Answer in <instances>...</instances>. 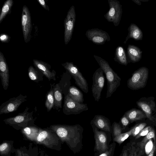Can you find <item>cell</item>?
Wrapping results in <instances>:
<instances>
[{"instance_id":"8","label":"cell","mask_w":156,"mask_h":156,"mask_svg":"<svg viewBox=\"0 0 156 156\" xmlns=\"http://www.w3.org/2000/svg\"><path fill=\"white\" fill-rule=\"evenodd\" d=\"M76 18L75 7L74 5H72L68 10L64 20V40L66 45H67L69 43L72 37Z\"/></svg>"},{"instance_id":"13","label":"cell","mask_w":156,"mask_h":156,"mask_svg":"<svg viewBox=\"0 0 156 156\" xmlns=\"http://www.w3.org/2000/svg\"><path fill=\"white\" fill-rule=\"evenodd\" d=\"M90 124L97 129L111 135L112 126L109 119L104 116L97 115L91 121Z\"/></svg>"},{"instance_id":"19","label":"cell","mask_w":156,"mask_h":156,"mask_svg":"<svg viewBox=\"0 0 156 156\" xmlns=\"http://www.w3.org/2000/svg\"><path fill=\"white\" fill-rule=\"evenodd\" d=\"M127 53L130 59L133 62L138 61L141 57L142 51L137 47L133 45H128Z\"/></svg>"},{"instance_id":"11","label":"cell","mask_w":156,"mask_h":156,"mask_svg":"<svg viewBox=\"0 0 156 156\" xmlns=\"http://www.w3.org/2000/svg\"><path fill=\"white\" fill-rule=\"evenodd\" d=\"M85 35L88 40L96 44H103L110 40V37L106 31L98 28L88 30Z\"/></svg>"},{"instance_id":"20","label":"cell","mask_w":156,"mask_h":156,"mask_svg":"<svg viewBox=\"0 0 156 156\" xmlns=\"http://www.w3.org/2000/svg\"><path fill=\"white\" fill-rule=\"evenodd\" d=\"M130 122L141 120L146 117L145 114L140 110L133 109L128 111L124 114Z\"/></svg>"},{"instance_id":"39","label":"cell","mask_w":156,"mask_h":156,"mask_svg":"<svg viewBox=\"0 0 156 156\" xmlns=\"http://www.w3.org/2000/svg\"><path fill=\"white\" fill-rule=\"evenodd\" d=\"M156 150V143L154 142L153 144V147L152 149L149 153V154L147 156H153L154 154V153Z\"/></svg>"},{"instance_id":"21","label":"cell","mask_w":156,"mask_h":156,"mask_svg":"<svg viewBox=\"0 0 156 156\" xmlns=\"http://www.w3.org/2000/svg\"><path fill=\"white\" fill-rule=\"evenodd\" d=\"M114 59L115 61L120 64L124 65H127L126 53L124 48L122 46H119L116 48Z\"/></svg>"},{"instance_id":"40","label":"cell","mask_w":156,"mask_h":156,"mask_svg":"<svg viewBox=\"0 0 156 156\" xmlns=\"http://www.w3.org/2000/svg\"><path fill=\"white\" fill-rule=\"evenodd\" d=\"M8 144L5 143L1 144L0 146V151L2 152L5 150L7 147Z\"/></svg>"},{"instance_id":"1","label":"cell","mask_w":156,"mask_h":156,"mask_svg":"<svg viewBox=\"0 0 156 156\" xmlns=\"http://www.w3.org/2000/svg\"><path fill=\"white\" fill-rule=\"evenodd\" d=\"M94 56L105 75L107 82L106 98H109L120 85L121 78L113 70L106 61L97 55H94Z\"/></svg>"},{"instance_id":"12","label":"cell","mask_w":156,"mask_h":156,"mask_svg":"<svg viewBox=\"0 0 156 156\" xmlns=\"http://www.w3.org/2000/svg\"><path fill=\"white\" fill-rule=\"evenodd\" d=\"M29 108L27 107L24 111L16 115L5 119L4 121L6 123L13 125H25L33 120V111L28 112Z\"/></svg>"},{"instance_id":"38","label":"cell","mask_w":156,"mask_h":156,"mask_svg":"<svg viewBox=\"0 0 156 156\" xmlns=\"http://www.w3.org/2000/svg\"><path fill=\"white\" fill-rule=\"evenodd\" d=\"M144 150L140 149L137 147L136 148L134 156H141L143 154Z\"/></svg>"},{"instance_id":"34","label":"cell","mask_w":156,"mask_h":156,"mask_svg":"<svg viewBox=\"0 0 156 156\" xmlns=\"http://www.w3.org/2000/svg\"><path fill=\"white\" fill-rule=\"evenodd\" d=\"M24 132L27 135H30L31 133L36 132L37 129L34 127H26L23 129Z\"/></svg>"},{"instance_id":"28","label":"cell","mask_w":156,"mask_h":156,"mask_svg":"<svg viewBox=\"0 0 156 156\" xmlns=\"http://www.w3.org/2000/svg\"><path fill=\"white\" fill-rule=\"evenodd\" d=\"M116 147V144L113 142L109 145L108 149L104 152L99 154H94V156H114Z\"/></svg>"},{"instance_id":"33","label":"cell","mask_w":156,"mask_h":156,"mask_svg":"<svg viewBox=\"0 0 156 156\" xmlns=\"http://www.w3.org/2000/svg\"><path fill=\"white\" fill-rule=\"evenodd\" d=\"M48 133L47 131H43L41 132L37 137V140L39 142L43 141L47 137Z\"/></svg>"},{"instance_id":"6","label":"cell","mask_w":156,"mask_h":156,"mask_svg":"<svg viewBox=\"0 0 156 156\" xmlns=\"http://www.w3.org/2000/svg\"><path fill=\"white\" fill-rule=\"evenodd\" d=\"M88 109L87 104L80 103L76 101L68 94L65 96L63 109V112L65 114L77 115Z\"/></svg>"},{"instance_id":"37","label":"cell","mask_w":156,"mask_h":156,"mask_svg":"<svg viewBox=\"0 0 156 156\" xmlns=\"http://www.w3.org/2000/svg\"><path fill=\"white\" fill-rule=\"evenodd\" d=\"M38 2L45 10H49V9L47 5H46L45 1L44 0H37Z\"/></svg>"},{"instance_id":"18","label":"cell","mask_w":156,"mask_h":156,"mask_svg":"<svg viewBox=\"0 0 156 156\" xmlns=\"http://www.w3.org/2000/svg\"><path fill=\"white\" fill-rule=\"evenodd\" d=\"M67 94L72 99L80 103L83 102L84 99L82 93L75 86H70L68 89Z\"/></svg>"},{"instance_id":"35","label":"cell","mask_w":156,"mask_h":156,"mask_svg":"<svg viewBox=\"0 0 156 156\" xmlns=\"http://www.w3.org/2000/svg\"><path fill=\"white\" fill-rule=\"evenodd\" d=\"M0 40L3 43H7L10 40V37L6 34H2L0 35Z\"/></svg>"},{"instance_id":"36","label":"cell","mask_w":156,"mask_h":156,"mask_svg":"<svg viewBox=\"0 0 156 156\" xmlns=\"http://www.w3.org/2000/svg\"><path fill=\"white\" fill-rule=\"evenodd\" d=\"M128 148L126 146H124L119 156H128Z\"/></svg>"},{"instance_id":"26","label":"cell","mask_w":156,"mask_h":156,"mask_svg":"<svg viewBox=\"0 0 156 156\" xmlns=\"http://www.w3.org/2000/svg\"><path fill=\"white\" fill-rule=\"evenodd\" d=\"M152 138L154 139V142L156 143L155 131L154 129L152 127L148 133L145 136L142 140L141 142L137 143V147L140 149L144 150L146 143L149 140Z\"/></svg>"},{"instance_id":"24","label":"cell","mask_w":156,"mask_h":156,"mask_svg":"<svg viewBox=\"0 0 156 156\" xmlns=\"http://www.w3.org/2000/svg\"><path fill=\"white\" fill-rule=\"evenodd\" d=\"M13 4V0H7L4 2L0 14V23L2 22L6 16L10 13Z\"/></svg>"},{"instance_id":"23","label":"cell","mask_w":156,"mask_h":156,"mask_svg":"<svg viewBox=\"0 0 156 156\" xmlns=\"http://www.w3.org/2000/svg\"><path fill=\"white\" fill-rule=\"evenodd\" d=\"M39 71L36 68L30 66L28 69V76L30 79L36 82L42 81L43 79L42 75Z\"/></svg>"},{"instance_id":"5","label":"cell","mask_w":156,"mask_h":156,"mask_svg":"<svg viewBox=\"0 0 156 156\" xmlns=\"http://www.w3.org/2000/svg\"><path fill=\"white\" fill-rule=\"evenodd\" d=\"M104 73L103 70L99 67L96 70L93 76L91 91L95 101L98 102L101 98V93L105 84Z\"/></svg>"},{"instance_id":"27","label":"cell","mask_w":156,"mask_h":156,"mask_svg":"<svg viewBox=\"0 0 156 156\" xmlns=\"http://www.w3.org/2000/svg\"><path fill=\"white\" fill-rule=\"evenodd\" d=\"M132 131V128L127 132L122 133L119 135L113 138L114 142H116L119 145L122 143L126 140L131 136Z\"/></svg>"},{"instance_id":"17","label":"cell","mask_w":156,"mask_h":156,"mask_svg":"<svg viewBox=\"0 0 156 156\" xmlns=\"http://www.w3.org/2000/svg\"><path fill=\"white\" fill-rule=\"evenodd\" d=\"M53 84L55 99L54 106L56 110L62 108V90L58 84Z\"/></svg>"},{"instance_id":"32","label":"cell","mask_w":156,"mask_h":156,"mask_svg":"<svg viewBox=\"0 0 156 156\" xmlns=\"http://www.w3.org/2000/svg\"><path fill=\"white\" fill-rule=\"evenodd\" d=\"M152 127L150 126H148L144 128L135 137V139H137L141 136H145L149 132Z\"/></svg>"},{"instance_id":"9","label":"cell","mask_w":156,"mask_h":156,"mask_svg":"<svg viewBox=\"0 0 156 156\" xmlns=\"http://www.w3.org/2000/svg\"><path fill=\"white\" fill-rule=\"evenodd\" d=\"M27 98L26 95L20 94L2 103L0 106V115L16 111L20 105L27 101Z\"/></svg>"},{"instance_id":"14","label":"cell","mask_w":156,"mask_h":156,"mask_svg":"<svg viewBox=\"0 0 156 156\" xmlns=\"http://www.w3.org/2000/svg\"><path fill=\"white\" fill-rule=\"evenodd\" d=\"M33 64L35 68L39 70L49 81L56 80V72L54 70H51V67L48 63L41 60L34 59Z\"/></svg>"},{"instance_id":"16","label":"cell","mask_w":156,"mask_h":156,"mask_svg":"<svg viewBox=\"0 0 156 156\" xmlns=\"http://www.w3.org/2000/svg\"><path fill=\"white\" fill-rule=\"evenodd\" d=\"M129 33L124 41L126 44L130 38H132L136 40H141L142 38L143 34L141 30L134 24H131L128 29Z\"/></svg>"},{"instance_id":"25","label":"cell","mask_w":156,"mask_h":156,"mask_svg":"<svg viewBox=\"0 0 156 156\" xmlns=\"http://www.w3.org/2000/svg\"><path fill=\"white\" fill-rule=\"evenodd\" d=\"M137 105L144 112L146 117L150 120L153 121L152 116V108L148 103L144 101H139L137 103Z\"/></svg>"},{"instance_id":"15","label":"cell","mask_w":156,"mask_h":156,"mask_svg":"<svg viewBox=\"0 0 156 156\" xmlns=\"http://www.w3.org/2000/svg\"><path fill=\"white\" fill-rule=\"evenodd\" d=\"M0 76L2 87L6 90L9 86V71L5 58L1 52H0Z\"/></svg>"},{"instance_id":"10","label":"cell","mask_w":156,"mask_h":156,"mask_svg":"<svg viewBox=\"0 0 156 156\" xmlns=\"http://www.w3.org/2000/svg\"><path fill=\"white\" fill-rule=\"evenodd\" d=\"M21 17L22 28L24 41L26 43H28L31 38L32 26L30 11L26 5L23 6Z\"/></svg>"},{"instance_id":"22","label":"cell","mask_w":156,"mask_h":156,"mask_svg":"<svg viewBox=\"0 0 156 156\" xmlns=\"http://www.w3.org/2000/svg\"><path fill=\"white\" fill-rule=\"evenodd\" d=\"M51 88L46 95L45 106L48 112L50 111L54 106L55 99L53 85L50 84Z\"/></svg>"},{"instance_id":"4","label":"cell","mask_w":156,"mask_h":156,"mask_svg":"<svg viewBox=\"0 0 156 156\" xmlns=\"http://www.w3.org/2000/svg\"><path fill=\"white\" fill-rule=\"evenodd\" d=\"M109 9L104 15L105 19L109 22H112L117 27L121 20L122 9V5L117 0H108Z\"/></svg>"},{"instance_id":"3","label":"cell","mask_w":156,"mask_h":156,"mask_svg":"<svg viewBox=\"0 0 156 156\" xmlns=\"http://www.w3.org/2000/svg\"><path fill=\"white\" fill-rule=\"evenodd\" d=\"M91 126L94 133L95 142L94 149V154H101L108 148L110 142L108 141V135L110 134L94 126Z\"/></svg>"},{"instance_id":"31","label":"cell","mask_w":156,"mask_h":156,"mask_svg":"<svg viewBox=\"0 0 156 156\" xmlns=\"http://www.w3.org/2000/svg\"><path fill=\"white\" fill-rule=\"evenodd\" d=\"M130 122L128 118L124 115L120 119L119 123L123 130L129 124Z\"/></svg>"},{"instance_id":"2","label":"cell","mask_w":156,"mask_h":156,"mask_svg":"<svg viewBox=\"0 0 156 156\" xmlns=\"http://www.w3.org/2000/svg\"><path fill=\"white\" fill-rule=\"evenodd\" d=\"M68 73L73 77L76 84L86 94L88 92L87 80L77 67L72 62H66L62 64Z\"/></svg>"},{"instance_id":"30","label":"cell","mask_w":156,"mask_h":156,"mask_svg":"<svg viewBox=\"0 0 156 156\" xmlns=\"http://www.w3.org/2000/svg\"><path fill=\"white\" fill-rule=\"evenodd\" d=\"M147 125L145 123H141L136 125L132 128L131 136L135 137Z\"/></svg>"},{"instance_id":"29","label":"cell","mask_w":156,"mask_h":156,"mask_svg":"<svg viewBox=\"0 0 156 156\" xmlns=\"http://www.w3.org/2000/svg\"><path fill=\"white\" fill-rule=\"evenodd\" d=\"M123 130L119 123L114 122L112 126L111 132L112 137H115L122 133Z\"/></svg>"},{"instance_id":"7","label":"cell","mask_w":156,"mask_h":156,"mask_svg":"<svg viewBox=\"0 0 156 156\" xmlns=\"http://www.w3.org/2000/svg\"><path fill=\"white\" fill-rule=\"evenodd\" d=\"M148 76L147 69L145 67L140 68L133 73L128 80V87L133 89L144 87L147 80Z\"/></svg>"}]
</instances>
